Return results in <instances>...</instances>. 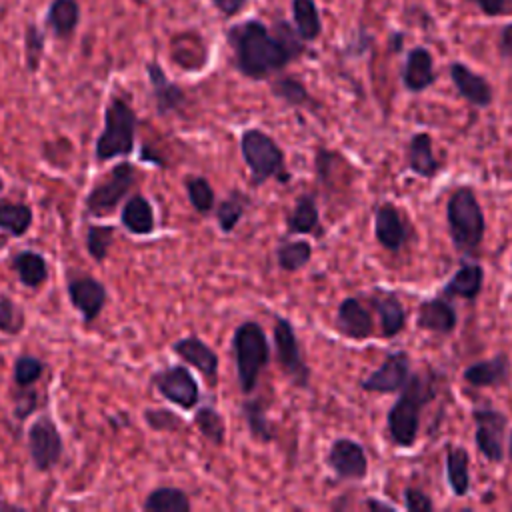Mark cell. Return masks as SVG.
Returning a JSON list of instances; mask_svg holds the SVG:
<instances>
[{
    "instance_id": "cell-14",
    "label": "cell",
    "mask_w": 512,
    "mask_h": 512,
    "mask_svg": "<svg viewBox=\"0 0 512 512\" xmlns=\"http://www.w3.org/2000/svg\"><path fill=\"white\" fill-rule=\"evenodd\" d=\"M68 298L74 310L82 316L84 324L90 326L102 312L108 292L104 284L88 274H72L66 282Z\"/></svg>"
},
{
    "instance_id": "cell-35",
    "label": "cell",
    "mask_w": 512,
    "mask_h": 512,
    "mask_svg": "<svg viewBox=\"0 0 512 512\" xmlns=\"http://www.w3.org/2000/svg\"><path fill=\"white\" fill-rule=\"evenodd\" d=\"M270 92L274 98H278L290 108H302V106L310 108L314 104L308 88L296 76H276L270 82Z\"/></svg>"
},
{
    "instance_id": "cell-7",
    "label": "cell",
    "mask_w": 512,
    "mask_h": 512,
    "mask_svg": "<svg viewBox=\"0 0 512 512\" xmlns=\"http://www.w3.org/2000/svg\"><path fill=\"white\" fill-rule=\"evenodd\" d=\"M272 338H274V354H276L280 372L292 382V386L308 388L312 372L302 356L300 342H298L292 322L284 316H276L274 328H272Z\"/></svg>"
},
{
    "instance_id": "cell-41",
    "label": "cell",
    "mask_w": 512,
    "mask_h": 512,
    "mask_svg": "<svg viewBox=\"0 0 512 512\" xmlns=\"http://www.w3.org/2000/svg\"><path fill=\"white\" fill-rule=\"evenodd\" d=\"M114 226H96L92 224L86 232V250L96 262H104L114 238Z\"/></svg>"
},
{
    "instance_id": "cell-45",
    "label": "cell",
    "mask_w": 512,
    "mask_h": 512,
    "mask_svg": "<svg viewBox=\"0 0 512 512\" xmlns=\"http://www.w3.org/2000/svg\"><path fill=\"white\" fill-rule=\"evenodd\" d=\"M20 390L14 396V416L18 420H26L38 408V394L32 386H18Z\"/></svg>"
},
{
    "instance_id": "cell-8",
    "label": "cell",
    "mask_w": 512,
    "mask_h": 512,
    "mask_svg": "<svg viewBox=\"0 0 512 512\" xmlns=\"http://www.w3.org/2000/svg\"><path fill=\"white\" fill-rule=\"evenodd\" d=\"M136 182V168L130 162L116 164L102 182H98L86 196V212L90 216H108L128 196Z\"/></svg>"
},
{
    "instance_id": "cell-22",
    "label": "cell",
    "mask_w": 512,
    "mask_h": 512,
    "mask_svg": "<svg viewBox=\"0 0 512 512\" xmlns=\"http://www.w3.org/2000/svg\"><path fill=\"white\" fill-rule=\"evenodd\" d=\"M436 80L434 72V58L428 48L424 46H414L404 60L402 66V84L408 92L420 94L426 88H430Z\"/></svg>"
},
{
    "instance_id": "cell-15",
    "label": "cell",
    "mask_w": 512,
    "mask_h": 512,
    "mask_svg": "<svg viewBox=\"0 0 512 512\" xmlns=\"http://www.w3.org/2000/svg\"><path fill=\"white\" fill-rule=\"evenodd\" d=\"M172 352L184 364L196 368L210 388L216 386V382H218V364L220 362H218L216 352L204 340H200L196 334L184 336V338H180L172 344Z\"/></svg>"
},
{
    "instance_id": "cell-4",
    "label": "cell",
    "mask_w": 512,
    "mask_h": 512,
    "mask_svg": "<svg viewBox=\"0 0 512 512\" xmlns=\"http://www.w3.org/2000/svg\"><path fill=\"white\" fill-rule=\"evenodd\" d=\"M240 154L250 170L252 186H260L270 178H274L276 182L290 180L284 150L264 130L246 128L240 134Z\"/></svg>"
},
{
    "instance_id": "cell-52",
    "label": "cell",
    "mask_w": 512,
    "mask_h": 512,
    "mask_svg": "<svg viewBox=\"0 0 512 512\" xmlns=\"http://www.w3.org/2000/svg\"><path fill=\"white\" fill-rule=\"evenodd\" d=\"M2 188H4V182H2V178H0V192H2Z\"/></svg>"
},
{
    "instance_id": "cell-11",
    "label": "cell",
    "mask_w": 512,
    "mask_h": 512,
    "mask_svg": "<svg viewBox=\"0 0 512 512\" xmlns=\"http://www.w3.org/2000/svg\"><path fill=\"white\" fill-rule=\"evenodd\" d=\"M474 444L478 452L488 462L504 460V436L508 428V418L496 408H474Z\"/></svg>"
},
{
    "instance_id": "cell-46",
    "label": "cell",
    "mask_w": 512,
    "mask_h": 512,
    "mask_svg": "<svg viewBox=\"0 0 512 512\" xmlns=\"http://www.w3.org/2000/svg\"><path fill=\"white\" fill-rule=\"evenodd\" d=\"M404 504L410 512H430V510H434L432 498L424 490L414 488V486L404 488Z\"/></svg>"
},
{
    "instance_id": "cell-43",
    "label": "cell",
    "mask_w": 512,
    "mask_h": 512,
    "mask_svg": "<svg viewBox=\"0 0 512 512\" xmlns=\"http://www.w3.org/2000/svg\"><path fill=\"white\" fill-rule=\"evenodd\" d=\"M24 310L8 296H0V332L16 336L24 330Z\"/></svg>"
},
{
    "instance_id": "cell-34",
    "label": "cell",
    "mask_w": 512,
    "mask_h": 512,
    "mask_svg": "<svg viewBox=\"0 0 512 512\" xmlns=\"http://www.w3.org/2000/svg\"><path fill=\"white\" fill-rule=\"evenodd\" d=\"M142 508L146 512H190L192 502L180 488L158 486L146 496Z\"/></svg>"
},
{
    "instance_id": "cell-19",
    "label": "cell",
    "mask_w": 512,
    "mask_h": 512,
    "mask_svg": "<svg viewBox=\"0 0 512 512\" xmlns=\"http://www.w3.org/2000/svg\"><path fill=\"white\" fill-rule=\"evenodd\" d=\"M336 330L352 340H366L372 336L374 320L370 310L360 302V298L348 296L338 304Z\"/></svg>"
},
{
    "instance_id": "cell-16",
    "label": "cell",
    "mask_w": 512,
    "mask_h": 512,
    "mask_svg": "<svg viewBox=\"0 0 512 512\" xmlns=\"http://www.w3.org/2000/svg\"><path fill=\"white\" fill-rule=\"evenodd\" d=\"M448 74L450 80L456 88V92L474 108H488L494 100V90L492 84L480 76L478 72H474L472 68H468L464 62H450L448 66Z\"/></svg>"
},
{
    "instance_id": "cell-48",
    "label": "cell",
    "mask_w": 512,
    "mask_h": 512,
    "mask_svg": "<svg viewBox=\"0 0 512 512\" xmlns=\"http://www.w3.org/2000/svg\"><path fill=\"white\" fill-rule=\"evenodd\" d=\"M496 48H498V56L504 62H512V22H508L500 28Z\"/></svg>"
},
{
    "instance_id": "cell-32",
    "label": "cell",
    "mask_w": 512,
    "mask_h": 512,
    "mask_svg": "<svg viewBox=\"0 0 512 512\" xmlns=\"http://www.w3.org/2000/svg\"><path fill=\"white\" fill-rule=\"evenodd\" d=\"M242 416L246 420V426H248V432L254 440L262 442V444H268L276 438V432H274V426L268 418V412H266V404L262 398H250V400H244L242 402Z\"/></svg>"
},
{
    "instance_id": "cell-9",
    "label": "cell",
    "mask_w": 512,
    "mask_h": 512,
    "mask_svg": "<svg viewBox=\"0 0 512 512\" xmlns=\"http://www.w3.org/2000/svg\"><path fill=\"white\" fill-rule=\"evenodd\" d=\"M64 452V442L58 426L46 414L38 416L28 428V454L36 470H52Z\"/></svg>"
},
{
    "instance_id": "cell-44",
    "label": "cell",
    "mask_w": 512,
    "mask_h": 512,
    "mask_svg": "<svg viewBox=\"0 0 512 512\" xmlns=\"http://www.w3.org/2000/svg\"><path fill=\"white\" fill-rule=\"evenodd\" d=\"M144 420L152 430H158V432H174L182 426V420L172 410H166V408L144 410Z\"/></svg>"
},
{
    "instance_id": "cell-42",
    "label": "cell",
    "mask_w": 512,
    "mask_h": 512,
    "mask_svg": "<svg viewBox=\"0 0 512 512\" xmlns=\"http://www.w3.org/2000/svg\"><path fill=\"white\" fill-rule=\"evenodd\" d=\"M46 36L36 24H28L24 32V58L28 72H36L40 68L42 56H44Z\"/></svg>"
},
{
    "instance_id": "cell-26",
    "label": "cell",
    "mask_w": 512,
    "mask_h": 512,
    "mask_svg": "<svg viewBox=\"0 0 512 512\" xmlns=\"http://www.w3.org/2000/svg\"><path fill=\"white\" fill-rule=\"evenodd\" d=\"M120 224L130 234H136V236H146V234L154 232L156 218H154V208L148 202V198H144L142 194L130 196L120 210Z\"/></svg>"
},
{
    "instance_id": "cell-39",
    "label": "cell",
    "mask_w": 512,
    "mask_h": 512,
    "mask_svg": "<svg viewBox=\"0 0 512 512\" xmlns=\"http://www.w3.org/2000/svg\"><path fill=\"white\" fill-rule=\"evenodd\" d=\"M184 188H186L192 208L198 214H210L214 210L216 194H214L212 184L204 176H188L184 180Z\"/></svg>"
},
{
    "instance_id": "cell-27",
    "label": "cell",
    "mask_w": 512,
    "mask_h": 512,
    "mask_svg": "<svg viewBox=\"0 0 512 512\" xmlns=\"http://www.w3.org/2000/svg\"><path fill=\"white\" fill-rule=\"evenodd\" d=\"M374 310L378 312L380 318V332L384 338H394L398 336L404 326H406V308L400 302V298L394 292H378L372 298Z\"/></svg>"
},
{
    "instance_id": "cell-20",
    "label": "cell",
    "mask_w": 512,
    "mask_h": 512,
    "mask_svg": "<svg viewBox=\"0 0 512 512\" xmlns=\"http://www.w3.org/2000/svg\"><path fill=\"white\" fill-rule=\"evenodd\" d=\"M416 326L420 330L448 336L456 330L458 326V312L456 308L444 300V298H428L418 304L416 312Z\"/></svg>"
},
{
    "instance_id": "cell-13",
    "label": "cell",
    "mask_w": 512,
    "mask_h": 512,
    "mask_svg": "<svg viewBox=\"0 0 512 512\" xmlns=\"http://www.w3.org/2000/svg\"><path fill=\"white\" fill-rule=\"evenodd\" d=\"M326 466L340 480H364L368 476V456L360 442L336 438L326 452Z\"/></svg>"
},
{
    "instance_id": "cell-2",
    "label": "cell",
    "mask_w": 512,
    "mask_h": 512,
    "mask_svg": "<svg viewBox=\"0 0 512 512\" xmlns=\"http://www.w3.org/2000/svg\"><path fill=\"white\" fill-rule=\"evenodd\" d=\"M436 382L422 372H410L408 382L400 390V398L390 406L386 416V430L392 444L400 448H412L418 430H420V414L426 404L436 398Z\"/></svg>"
},
{
    "instance_id": "cell-24",
    "label": "cell",
    "mask_w": 512,
    "mask_h": 512,
    "mask_svg": "<svg viewBox=\"0 0 512 512\" xmlns=\"http://www.w3.org/2000/svg\"><path fill=\"white\" fill-rule=\"evenodd\" d=\"M286 230L288 234H312V236L324 234L318 204L312 192H304L296 198L292 210L286 216Z\"/></svg>"
},
{
    "instance_id": "cell-17",
    "label": "cell",
    "mask_w": 512,
    "mask_h": 512,
    "mask_svg": "<svg viewBox=\"0 0 512 512\" xmlns=\"http://www.w3.org/2000/svg\"><path fill=\"white\" fill-rule=\"evenodd\" d=\"M374 238L390 252H400L408 242V226L392 202H382L374 208Z\"/></svg>"
},
{
    "instance_id": "cell-51",
    "label": "cell",
    "mask_w": 512,
    "mask_h": 512,
    "mask_svg": "<svg viewBox=\"0 0 512 512\" xmlns=\"http://www.w3.org/2000/svg\"><path fill=\"white\" fill-rule=\"evenodd\" d=\"M508 454H510V460H512V430H510V440H508Z\"/></svg>"
},
{
    "instance_id": "cell-10",
    "label": "cell",
    "mask_w": 512,
    "mask_h": 512,
    "mask_svg": "<svg viewBox=\"0 0 512 512\" xmlns=\"http://www.w3.org/2000/svg\"><path fill=\"white\" fill-rule=\"evenodd\" d=\"M152 384L162 398L182 410H192L200 402V386L186 364H172L154 372Z\"/></svg>"
},
{
    "instance_id": "cell-28",
    "label": "cell",
    "mask_w": 512,
    "mask_h": 512,
    "mask_svg": "<svg viewBox=\"0 0 512 512\" xmlns=\"http://www.w3.org/2000/svg\"><path fill=\"white\" fill-rule=\"evenodd\" d=\"M78 22L80 6L76 0H52L44 16L46 30H50L60 40L70 38L78 28Z\"/></svg>"
},
{
    "instance_id": "cell-53",
    "label": "cell",
    "mask_w": 512,
    "mask_h": 512,
    "mask_svg": "<svg viewBox=\"0 0 512 512\" xmlns=\"http://www.w3.org/2000/svg\"><path fill=\"white\" fill-rule=\"evenodd\" d=\"M510 266H512V260H510Z\"/></svg>"
},
{
    "instance_id": "cell-40",
    "label": "cell",
    "mask_w": 512,
    "mask_h": 512,
    "mask_svg": "<svg viewBox=\"0 0 512 512\" xmlns=\"http://www.w3.org/2000/svg\"><path fill=\"white\" fill-rule=\"evenodd\" d=\"M44 368L46 364L32 356V354H20L16 360H14V368H12V380L16 386H34L42 374H44Z\"/></svg>"
},
{
    "instance_id": "cell-1",
    "label": "cell",
    "mask_w": 512,
    "mask_h": 512,
    "mask_svg": "<svg viewBox=\"0 0 512 512\" xmlns=\"http://www.w3.org/2000/svg\"><path fill=\"white\" fill-rule=\"evenodd\" d=\"M234 68L250 80H266L300 58L306 42L286 20L266 26L258 18L242 20L226 30Z\"/></svg>"
},
{
    "instance_id": "cell-50",
    "label": "cell",
    "mask_w": 512,
    "mask_h": 512,
    "mask_svg": "<svg viewBox=\"0 0 512 512\" xmlns=\"http://www.w3.org/2000/svg\"><path fill=\"white\" fill-rule=\"evenodd\" d=\"M366 506H368L370 510H380V508H386V510H390V508H394L392 504H388V502H378V500H374V498L366 500Z\"/></svg>"
},
{
    "instance_id": "cell-6",
    "label": "cell",
    "mask_w": 512,
    "mask_h": 512,
    "mask_svg": "<svg viewBox=\"0 0 512 512\" xmlns=\"http://www.w3.org/2000/svg\"><path fill=\"white\" fill-rule=\"evenodd\" d=\"M138 118L126 98L112 96L104 112V130L96 140V160H112L128 156L134 150Z\"/></svg>"
},
{
    "instance_id": "cell-29",
    "label": "cell",
    "mask_w": 512,
    "mask_h": 512,
    "mask_svg": "<svg viewBox=\"0 0 512 512\" xmlns=\"http://www.w3.org/2000/svg\"><path fill=\"white\" fill-rule=\"evenodd\" d=\"M444 468H446V482L452 490L454 496L462 498L470 492V454L464 446H448L446 448V458H444Z\"/></svg>"
},
{
    "instance_id": "cell-49",
    "label": "cell",
    "mask_w": 512,
    "mask_h": 512,
    "mask_svg": "<svg viewBox=\"0 0 512 512\" xmlns=\"http://www.w3.org/2000/svg\"><path fill=\"white\" fill-rule=\"evenodd\" d=\"M210 2H212V6H214L224 18H232V16L240 14V12L246 8V4H248V0H210Z\"/></svg>"
},
{
    "instance_id": "cell-37",
    "label": "cell",
    "mask_w": 512,
    "mask_h": 512,
    "mask_svg": "<svg viewBox=\"0 0 512 512\" xmlns=\"http://www.w3.org/2000/svg\"><path fill=\"white\" fill-rule=\"evenodd\" d=\"M34 214L32 208L24 202L0 200V230L10 236H24L32 226Z\"/></svg>"
},
{
    "instance_id": "cell-36",
    "label": "cell",
    "mask_w": 512,
    "mask_h": 512,
    "mask_svg": "<svg viewBox=\"0 0 512 512\" xmlns=\"http://www.w3.org/2000/svg\"><path fill=\"white\" fill-rule=\"evenodd\" d=\"M274 254L280 270L298 272L312 260V244L308 240H280Z\"/></svg>"
},
{
    "instance_id": "cell-33",
    "label": "cell",
    "mask_w": 512,
    "mask_h": 512,
    "mask_svg": "<svg viewBox=\"0 0 512 512\" xmlns=\"http://www.w3.org/2000/svg\"><path fill=\"white\" fill-rule=\"evenodd\" d=\"M248 206H250V196L246 192L238 188L230 190V194L222 202H218L214 208L218 228L224 234H230L238 226V222L244 218Z\"/></svg>"
},
{
    "instance_id": "cell-21",
    "label": "cell",
    "mask_w": 512,
    "mask_h": 512,
    "mask_svg": "<svg viewBox=\"0 0 512 512\" xmlns=\"http://www.w3.org/2000/svg\"><path fill=\"white\" fill-rule=\"evenodd\" d=\"M146 74H148V82H150V88H152V98H154V104H156V112L160 116L178 112L186 102L184 90L166 76L164 68L158 62H148L146 64Z\"/></svg>"
},
{
    "instance_id": "cell-31",
    "label": "cell",
    "mask_w": 512,
    "mask_h": 512,
    "mask_svg": "<svg viewBox=\"0 0 512 512\" xmlns=\"http://www.w3.org/2000/svg\"><path fill=\"white\" fill-rule=\"evenodd\" d=\"M292 26L304 42H314L322 34V18L314 0H292Z\"/></svg>"
},
{
    "instance_id": "cell-38",
    "label": "cell",
    "mask_w": 512,
    "mask_h": 512,
    "mask_svg": "<svg viewBox=\"0 0 512 512\" xmlns=\"http://www.w3.org/2000/svg\"><path fill=\"white\" fill-rule=\"evenodd\" d=\"M194 424L200 434L214 446H222L226 440L224 416L214 406H200L194 414Z\"/></svg>"
},
{
    "instance_id": "cell-12",
    "label": "cell",
    "mask_w": 512,
    "mask_h": 512,
    "mask_svg": "<svg viewBox=\"0 0 512 512\" xmlns=\"http://www.w3.org/2000/svg\"><path fill=\"white\" fill-rule=\"evenodd\" d=\"M410 368H412V360L406 350L388 352L384 362L376 370H372L364 380H360V388L364 392H376V394L400 392L408 382Z\"/></svg>"
},
{
    "instance_id": "cell-30",
    "label": "cell",
    "mask_w": 512,
    "mask_h": 512,
    "mask_svg": "<svg viewBox=\"0 0 512 512\" xmlns=\"http://www.w3.org/2000/svg\"><path fill=\"white\" fill-rule=\"evenodd\" d=\"M12 266L16 270L18 280L26 286V288H38L46 282L48 278V262L46 258L36 252V250H22L18 254H14L12 258Z\"/></svg>"
},
{
    "instance_id": "cell-18",
    "label": "cell",
    "mask_w": 512,
    "mask_h": 512,
    "mask_svg": "<svg viewBox=\"0 0 512 512\" xmlns=\"http://www.w3.org/2000/svg\"><path fill=\"white\" fill-rule=\"evenodd\" d=\"M462 378L468 386L474 388H498L506 386L512 378V366L510 358L504 352H498L492 358L472 362L464 368Z\"/></svg>"
},
{
    "instance_id": "cell-47",
    "label": "cell",
    "mask_w": 512,
    "mask_h": 512,
    "mask_svg": "<svg viewBox=\"0 0 512 512\" xmlns=\"http://www.w3.org/2000/svg\"><path fill=\"white\" fill-rule=\"evenodd\" d=\"M468 2H474L480 8V12L490 18L512 14V0H468Z\"/></svg>"
},
{
    "instance_id": "cell-3",
    "label": "cell",
    "mask_w": 512,
    "mask_h": 512,
    "mask_svg": "<svg viewBox=\"0 0 512 512\" xmlns=\"http://www.w3.org/2000/svg\"><path fill=\"white\" fill-rule=\"evenodd\" d=\"M446 224L454 248L472 254L484 240L486 218L472 186H458L446 202Z\"/></svg>"
},
{
    "instance_id": "cell-25",
    "label": "cell",
    "mask_w": 512,
    "mask_h": 512,
    "mask_svg": "<svg viewBox=\"0 0 512 512\" xmlns=\"http://www.w3.org/2000/svg\"><path fill=\"white\" fill-rule=\"evenodd\" d=\"M482 286H484V268L476 262H466L448 278V282L442 288V296L476 300Z\"/></svg>"
},
{
    "instance_id": "cell-5",
    "label": "cell",
    "mask_w": 512,
    "mask_h": 512,
    "mask_svg": "<svg viewBox=\"0 0 512 512\" xmlns=\"http://www.w3.org/2000/svg\"><path fill=\"white\" fill-rule=\"evenodd\" d=\"M232 354L240 392L250 394L258 384L262 368H266L270 360V346L264 328L254 320H244L238 324L232 334Z\"/></svg>"
},
{
    "instance_id": "cell-23",
    "label": "cell",
    "mask_w": 512,
    "mask_h": 512,
    "mask_svg": "<svg viewBox=\"0 0 512 512\" xmlns=\"http://www.w3.org/2000/svg\"><path fill=\"white\" fill-rule=\"evenodd\" d=\"M406 168L422 178H434L442 162L434 156L432 136L428 132H416L406 144Z\"/></svg>"
}]
</instances>
